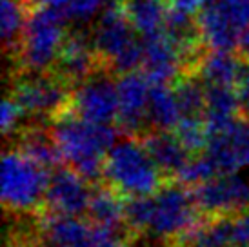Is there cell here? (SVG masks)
Instances as JSON below:
<instances>
[{
    "label": "cell",
    "mask_w": 249,
    "mask_h": 247,
    "mask_svg": "<svg viewBox=\"0 0 249 247\" xmlns=\"http://www.w3.org/2000/svg\"><path fill=\"white\" fill-rule=\"evenodd\" d=\"M51 133L62 153L64 164L75 169L84 180L100 184V178H104L106 157L118 142L120 129H115L111 124L88 122L64 111L51 120Z\"/></svg>",
    "instance_id": "cell-1"
},
{
    "label": "cell",
    "mask_w": 249,
    "mask_h": 247,
    "mask_svg": "<svg viewBox=\"0 0 249 247\" xmlns=\"http://www.w3.org/2000/svg\"><path fill=\"white\" fill-rule=\"evenodd\" d=\"M162 171L155 165L140 138L125 137L106 157L104 178L124 198L149 196L162 187Z\"/></svg>",
    "instance_id": "cell-2"
},
{
    "label": "cell",
    "mask_w": 249,
    "mask_h": 247,
    "mask_svg": "<svg viewBox=\"0 0 249 247\" xmlns=\"http://www.w3.org/2000/svg\"><path fill=\"white\" fill-rule=\"evenodd\" d=\"M66 17L60 9L38 7L28 13L17 62L18 71L48 73L53 69L66 40Z\"/></svg>",
    "instance_id": "cell-3"
},
{
    "label": "cell",
    "mask_w": 249,
    "mask_h": 247,
    "mask_svg": "<svg viewBox=\"0 0 249 247\" xmlns=\"http://www.w3.org/2000/svg\"><path fill=\"white\" fill-rule=\"evenodd\" d=\"M48 169L28 158L17 147L2 158V204L11 213H31L46 198Z\"/></svg>",
    "instance_id": "cell-4"
},
{
    "label": "cell",
    "mask_w": 249,
    "mask_h": 247,
    "mask_svg": "<svg viewBox=\"0 0 249 247\" xmlns=\"http://www.w3.org/2000/svg\"><path fill=\"white\" fill-rule=\"evenodd\" d=\"M71 89L53 71L48 73H26L18 71L13 80L11 98L26 117L53 120L68 109Z\"/></svg>",
    "instance_id": "cell-5"
},
{
    "label": "cell",
    "mask_w": 249,
    "mask_h": 247,
    "mask_svg": "<svg viewBox=\"0 0 249 247\" xmlns=\"http://www.w3.org/2000/svg\"><path fill=\"white\" fill-rule=\"evenodd\" d=\"M200 214L193 191H187L180 182H167L155 193V216L149 231L164 242L180 240L200 222Z\"/></svg>",
    "instance_id": "cell-6"
},
{
    "label": "cell",
    "mask_w": 249,
    "mask_h": 247,
    "mask_svg": "<svg viewBox=\"0 0 249 247\" xmlns=\"http://www.w3.org/2000/svg\"><path fill=\"white\" fill-rule=\"evenodd\" d=\"M109 71H100L89 80L76 86L71 93L68 109L93 124H111L118 115V91Z\"/></svg>",
    "instance_id": "cell-7"
},
{
    "label": "cell",
    "mask_w": 249,
    "mask_h": 247,
    "mask_svg": "<svg viewBox=\"0 0 249 247\" xmlns=\"http://www.w3.org/2000/svg\"><path fill=\"white\" fill-rule=\"evenodd\" d=\"M137 40H139L137 31L125 13L124 2L122 0L109 2L100 13L93 33V46L104 68L107 69L111 62Z\"/></svg>",
    "instance_id": "cell-8"
},
{
    "label": "cell",
    "mask_w": 249,
    "mask_h": 247,
    "mask_svg": "<svg viewBox=\"0 0 249 247\" xmlns=\"http://www.w3.org/2000/svg\"><path fill=\"white\" fill-rule=\"evenodd\" d=\"M118 91V129L125 137L140 138L147 122V104H149V80L144 73H125L117 80Z\"/></svg>",
    "instance_id": "cell-9"
},
{
    "label": "cell",
    "mask_w": 249,
    "mask_h": 247,
    "mask_svg": "<svg viewBox=\"0 0 249 247\" xmlns=\"http://www.w3.org/2000/svg\"><path fill=\"white\" fill-rule=\"evenodd\" d=\"M88 184L89 182L84 180L75 169L60 165L49 175L44 206L49 213L82 216L84 213H88L91 200Z\"/></svg>",
    "instance_id": "cell-10"
},
{
    "label": "cell",
    "mask_w": 249,
    "mask_h": 247,
    "mask_svg": "<svg viewBox=\"0 0 249 247\" xmlns=\"http://www.w3.org/2000/svg\"><path fill=\"white\" fill-rule=\"evenodd\" d=\"M104 69L93 42L88 40L82 33H73L66 36L60 55L51 71L73 89Z\"/></svg>",
    "instance_id": "cell-11"
},
{
    "label": "cell",
    "mask_w": 249,
    "mask_h": 247,
    "mask_svg": "<svg viewBox=\"0 0 249 247\" xmlns=\"http://www.w3.org/2000/svg\"><path fill=\"white\" fill-rule=\"evenodd\" d=\"M144 48L142 73L151 86H169L186 75L184 60L178 48L166 35V31L149 36H140Z\"/></svg>",
    "instance_id": "cell-12"
},
{
    "label": "cell",
    "mask_w": 249,
    "mask_h": 247,
    "mask_svg": "<svg viewBox=\"0 0 249 247\" xmlns=\"http://www.w3.org/2000/svg\"><path fill=\"white\" fill-rule=\"evenodd\" d=\"M140 142L144 144L155 165L167 176H177V173L189 160V153L171 131L149 129L140 137Z\"/></svg>",
    "instance_id": "cell-13"
},
{
    "label": "cell",
    "mask_w": 249,
    "mask_h": 247,
    "mask_svg": "<svg viewBox=\"0 0 249 247\" xmlns=\"http://www.w3.org/2000/svg\"><path fill=\"white\" fill-rule=\"evenodd\" d=\"M93 233V226L86 224L78 216L49 213L38 220L40 238L53 242L60 247H88Z\"/></svg>",
    "instance_id": "cell-14"
},
{
    "label": "cell",
    "mask_w": 249,
    "mask_h": 247,
    "mask_svg": "<svg viewBox=\"0 0 249 247\" xmlns=\"http://www.w3.org/2000/svg\"><path fill=\"white\" fill-rule=\"evenodd\" d=\"M246 58L233 55V51L206 49L195 68L193 75L202 78L206 86H236L242 75Z\"/></svg>",
    "instance_id": "cell-15"
},
{
    "label": "cell",
    "mask_w": 249,
    "mask_h": 247,
    "mask_svg": "<svg viewBox=\"0 0 249 247\" xmlns=\"http://www.w3.org/2000/svg\"><path fill=\"white\" fill-rule=\"evenodd\" d=\"M88 216H89L93 226L111 229V231L122 234V236L129 234L124 222V200H122V194L115 191L109 184H97V187L91 191Z\"/></svg>",
    "instance_id": "cell-16"
},
{
    "label": "cell",
    "mask_w": 249,
    "mask_h": 247,
    "mask_svg": "<svg viewBox=\"0 0 249 247\" xmlns=\"http://www.w3.org/2000/svg\"><path fill=\"white\" fill-rule=\"evenodd\" d=\"M17 149L48 171H55L56 167L64 164L62 153L53 138V133L42 125H31L28 129H22L18 133Z\"/></svg>",
    "instance_id": "cell-17"
},
{
    "label": "cell",
    "mask_w": 249,
    "mask_h": 247,
    "mask_svg": "<svg viewBox=\"0 0 249 247\" xmlns=\"http://www.w3.org/2000/svg\"><path fill=\"white\" fill-rule=\"evenodd\" d=\"M198 29L204 46L214 51H235L238 49L240 33L236 31L229 20L220 13L214 4H206L196 15Z\"/></svg>",
    "instance_id": "cell-18"
},
{
    "label": "cell",
    "mask_w": 249,
    "mask_h": 247,
    "mask_svg": "<svg viewBox=\"0 0 249 247\" xmlns=\"http://www.w3.org/2000/svg\"><path fill=\"white\" fill-rule=\"evenodd\" d=\"M182 247H235L233 216H204L178 240Z\"/></svg>",
    "instance_id": "cell-19"
},
{
    "label": "cell",
    "mask_w": 249,
    "mask_h": 247,
    "mask_svg": "<svg viewBox=\"0 0 249 247\" xmlns=\"http://www.w3.org/2000/svg\"><path fill=\"white\" fill-rule=\"evenodd\" d=\"M238 113H240V106H238V96H236L235 88L208 86L204 120H206L209 135L228 129L236 120Z\"/></svg>",
    "instance_id": "cell-20"
},
{
    "label": "cell",
    "mask_w": 249,
    "mask_h": 247,
    "mask_svg": "<svg viewBox=\"0 0 249 247\" xmlns=\"http://www.w3.org/2000/svg\"><path fill=\"white\" fill-rule=\"evenodd\" d=\"M178 98L169 86H151L147 104V122L151 129L171 131L182 120Z\"/></svg>",
    "instance_id": "cell-21"
},
{
    "label": "cell",
    "mask_w": 249,
    "mask_h": 247,
    "mask_svg": "<svg viewBox=\"0 0 249 247\" xmlns=\"http://www.w3.org/2000/svg\"><path fill=\"white\" fill-rule=\"evenodd\" d=\"M125 13L140 36H149L164 31L167 6L162 0H122Z\"/></svg>",
    "instance_id": "cell-22"
},
{
    "label": "cell",
    "mask_w": 249,
    "mask_h": 247,
    "mask_svg": "<svg viewBox=\"0 0 249 247\" xmlns=\"http://www.w3.org/2000/svg\"><path fill=\"white\" fill-rule=\"evenodd\" d=\"M29 9L24 0H2L0 7V26H2V42L7 55L17 56L20 48L22 35L26 28Z\"/></svg>",
    "instance_id": "cell-23"
},
{
    "label": "cell",
    "mask_w": 249,
    "mask_h": 247,
    "mask_svg": "<svg viewBox=\"0 0 249 247\" xmlns=\"http://www.w3.org/2000/svg\"><path fill=\"white\" fill-rule=\"evenodd\" d=\"M175 93L178 98L182 117L189 118H204L206 111V95H208V86L202 82V78L196 75H182L175 82Z\"/></svg>",
    "instance_id": "cell-24"
},
{
    "label": "cell",
    "mask_w": 249,
    "mask_h": 247,
    "mask_svg": "<svg viewBox=\"0 0 249 247\" xmlns=\"http://www.w3.org/2000/svg\"><path fill=\"white\" fill-rule=\"evenodd\" d=\"M229 127L220 133H211L208 147H206V155L211 158L218 175H233L242 167L235 144H233V138L229 135Z\"/></svg>",
    "instance_id": "cell-25"
},
{
    "label": "cell",
    "mask_w": 249,
    "mask_h": 247,
    "mask_svg": "<svg viewBox=\"0 0 249 247\" xmlns=\"http://www.w3.org/2000/svg\"><path fill=\"white\" fill-rule=\"evenodd\" d=\"M155 216V194L124 198V222L129 234H142L151 229Z\"/></svg>",
    "instance_id": "cell-26"
},
{
    "label": "cell",
    "mask_w": 249,
    "mask_h": 247,
    "mask_svg": "<svg viewBox=\"0 0 249 247\" xmlns=\"http://www.w3.org/2000/svg\"><path fill=\"white\" fill-rule=\"evenodd\" d=\"M175 135L178 137V140L189 155H200L208 147L209 131L204 118L184 117L178 125L175 127Z\"/></svg>",
    "instance_id": "cell-27"
},
{
    "label": "cell",
    "mask_w": 249,
    "mask_h": 247,
    "mask_svg": "<svg viewBox=\"0 0 249 247\" xmlns=\"http://www.w3.org/2000/svg\"><path fill=\"white\" fill-rule=\"evenodd\" d=\"M214 176H218V171L211 162V158L204 151L200 155H193V158L187 160L186 165L177 173V182L195 187V185L204 184V182H208Z\"/></svg>",
    "instance_id": "cell-28"
},
{
    "label": "cell",
    "mask_w": 249,
    "mask_h": 247,
    "mask_svg": "<svg viewBox=\"0 0 249 247\" xmlns=\"http://www.w3.org/2000/svg\"><path fill=\"white\" fill-rule=\"evenodd\" d=\"M107 4H109L107 0H71L62 9V13L68 22L86 24L93 20L98 13H102Z\"/></svg>",
    "instance_id": "cell-29"
},
{
    "label": "cell",
    "mask_w": 249,
    "mask_h": 247,
    "mask_svg": "<svg viewBox=\"0 0 249 247\" xmlns=\"http://www.w3.org/2000/svg\"><path fill=\"white\" fill-rule=\"evenodd\" d=\"M209 4L218 7L220 13L240 35L249 29V0H213Z\"/></svg>",
    "instance_id": "cell-30"
},
{
    "label": "cell",
    "mask_w": 249,
    "mask_h": 247,
    "mask_svg": "<svg viewBox=\"0 0 249 247\" xmlns=\"http://www.w3.org/2000/svg\"><path fill=\"white\" fill-rule=\"evenodd\" d=\"M229 135L233 138L240 164L249 167V118H236L229 127Z\"/></svg>",
    "instance_id": "cell-31"
},
{
    "label": "cell",
    "mask_w": 249,
    "mask_h": 247,
    "mask_svg": "<svg viewBox=\"0 0 249 247\" xmlns=\"http://www.w3.org/2000/svg\"><path fill=\"white\" fill-rule=\"evenodd\" d=\"M20 117H24V113L18 107V104L15 102L11 96L4 98V102H2V113H0V127H2V133L4 135L13 133L17 129V125H18Z\"/></svg>",
    "instance_id": "cell-32"
},
{
    "label": "cell",
    "mask_w": 249,
    "mask_h": 247,
    "mask_svg": "<svg viewBox=\"0 0 249 247\" xmlns=\"http://www.w3.org/2000/svg\"><path fill=\"white\" fill-rule=\"evenodd\" d=\"M233 242L235 247H249V211L233 216Z\"/></svg>",
    "instance_id": "cell-33"
},
{
    "label": "cell",
    "mask_w": 249,
    "mask_h": 247,
    "mask_svg": "<svg viewBox=\"0 0 249 247\" xmlns=\"http://www.w3.org/2000/svg\"><path fill=\"white\" fill-rule=\"evenodd\" d=\"M236 96H238V106H240V113L244 117L249 118V60H246L244 71L238 82L235 86Z\"/></svg>",
    "instance_id": "cell-34"
},
{
    "label": "cell",
    "mask_w": 249,
    "mask_h": 247,
    "mask_svg": "<svg viewBox=\"0 0 249 247\" xmlns=\"http://www.w3.org/2000/svg\"><path fill=\"white\" fill-rule=\"evenodd\" d=\"M167 6L177 9V11L195 15L200 13V9L206 6V0H167Z\"/></svg>",
    "instance_id": "cell-35"
},
{
    "label": "cell",
    "mask_w": 249,
    "mask_h": 247,
    "mask_svg": "<svg viewBox=\"0 0 249 247\" xmlns=\"http://www.w3.org/2000/svg\"><path fill=\"white\" fill-rule=\"evenodd\" d=\"M71 0H24L28 9H38V7H51V9H60L70 4Z\"/></svg>",
    "instance_id": "cell-36"
},
{
    "label": "cell",
    "mask_w": 249,
    "mask_h": 247,
    "mask_svg": "<svg viewBox=\"0 0 249 247\" xmlns=\"http://www.w3.org/2000/svg\"><path fill=\"white\" fill-rule=\"evenodd\" d=\"M7 247H36V240H29L28 236H24V234H17V236L13 234Z\"/></svg>",
    "instance_id": "cell-37"
},
{
    "label": "cell",
    "mask_w": 249,
    "mask_h": 247,
    "mask_svg": "<svg viewBox=\"0 0 249 247\" xmlns=\"http://www.w3.org/2000/svg\"><path fill=\"white\" fill-rule=\"evenodd\" d=\"M36 247H60V246H56V244L46 240V238H38L36 240Z\"/></svg>",
    "instance_id": "cell-38"
},
{
    "label": "cell",
    "mask_w": 249,
    "mask_h": 247,
    "mask_svg": "<svg viewBox=\"0 0 249 247\" xmlns=\"http://www.w3.org/2000/svg\"><path fill=\"white\" fill-rule=\"evenodd\" d=\"M109 247H131V246H127V244H124L122 240H118V242H115V244H111Z\"/></svg>",
    "instance_id": "cell-39"
},
{
    "label": "cell",
    "mask_w": 249,
    "mask_h": 247,
    "mask_svg": "<svg viewBox=\"0 0 249 247\" xmlns=\"http://www.w3.org/2000/svg\"><path fill=\"white\" fill-rule=\"evenodd\" d=\"M167 247H182V246H180V244L178 246H171V242H167Z\"/></svg>",
    "instance_id": "cell-40"
}]
</instances>
